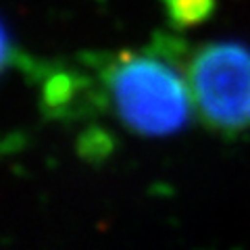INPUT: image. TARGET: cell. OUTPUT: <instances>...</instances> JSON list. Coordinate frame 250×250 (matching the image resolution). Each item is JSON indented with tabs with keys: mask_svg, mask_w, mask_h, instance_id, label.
Returning <instances> with one entry per match:
<instances>
[{
	"mask_svg": "<svg viewBox=\"0 0 250 250\" xmlns=\"http://www.w3.org/2000/svg\"><path fill=\"white\" fill-rule=\"evenodd\" d=\"M104 88L119 121L140 136H171L194 108L186 75L159 52H121L104 65Z\"/></svg>",
	"mask_w": 250,
	"mask_h": 250,
	"instance_id": "cell-1",
	"label": "cell"
},
{
	"mask_svg": "<svg viewBox=\"0 0 250 250\" xmlns=\"http://www.w3.org/2000/svg\"><path fill=\"white\" fill-rule=\"evenodd\" d=\"M192 104L210 129L238 134L250 127V50L213 42L194 54L186 71Z\"/></svg>",
	"mask_w": 250,
	"mask_h": 250,
	"instance_id": "cell-2",
	"label": "cell"
},
{
	"mask_svg": "<svg viewBox=\"0 0 250 250\" xmlns=\"http://www.w3.org/2000/svg\"><path fill=\"white\" fill-rule=\"evenodd\" d=\"M167 15L177 27H190L205 21L215 11V0H165Z\"/></svg>",
	"mask_w": 250,
	"mask_h": 250,
	"instance_id": "cell-3",
	"label": "cell"
},
{
	"mask_svg": "<svg viewBox=\"0 0 250 250\" xmlns=\"http://www.w3.org/2000/svg\"><path fill=\"white\" fill-rule=\"evenodd\" d=\"M9 54H11L9 36H6V29L2 27V23H0V71H2V67L6 65V61H9Z\"/></svg>",
	"mask_w": 250,
	"mask_h": 250,
	"instance_id": "cell-4",
	"label": "cell"
}]
</instances>
